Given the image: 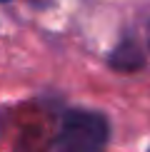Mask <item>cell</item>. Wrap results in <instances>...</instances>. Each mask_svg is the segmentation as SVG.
Instances as JSON below:
<instances>
[{
	"instance_id": "cell-1",
	"label": "cell",
	"mask_w": 150,
	"mask_h": 152,
	"mask_svg": "<svg viewBox=\"0 0 150 152\" xmlns=\"http://www.w3.org/2000/svg\"><path fill=\"white\" fill-rule=\"evenodd\" d=\"M108 120L93 110H70L62 117L55 150L58 152H100L108 142Z\"/></svg>"
},
{
	"instance_id": "cell-2",
	"label": "cell",
	"mask_w": 150,
	"mask_h": 152,
	"mask_svg": "<svg viewBox=\"0 0 150 152\" xmlns=\"http://www.w3.org/2000/svg\"><path fill=\"white\" fill-rule=\"evenodd\" d=\"M110 62L118 67V70H135V67H140L143 55H140V50H138L133 42H123V45L112 53Z\"/></svg>"
},
{
	"instance_id": "cell-3",
	"label": "cell",
	"mask_w": 150,
	"mask_h": 152,
	"mask_svg": "<svg viewBox=\"0 0 150 152\" xmlns=\"http://www.w3.org/2000/svg\"><path fill=\"white\" fill-rule=\"evenodd\" d=\"M0 3H5V0H0Z\"/></svg>"
}]
</instances>
